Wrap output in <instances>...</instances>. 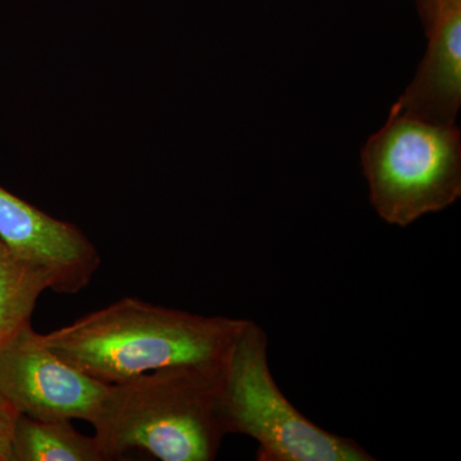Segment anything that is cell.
I'll use <instances>...</instances> for the list:
<instances>
[{"label": "cell", "mask_w": 461, "mask_h": 461, "mask_svg": "<svg viewBox=\"0 0 461 461\" xmlns=\"http://www.w3.org/2000/svg\"><path fill=\"white\" fill-rule=\"evenodd\" d=\"M426 35V56L388 115L455 126L461 105V2L445 8Z\"/></svg>", "instance_id": "52a82bcc"}, {"label": "cell", "mask_w": 461, "mask_h": 461, "mask_svg": "<svg viewBox=\"0 0 461 461\" xmlns=\"http://www.w3.org/2000/svg\"><path fill=\"white\" fill-rule=\"evenodd\" d=\"M269 339L249 320L224 368L222 411L229 435L258 442V461H373L348 437L321 429L297 411L278 387L268 360Z\"/></svg>", "instance_id": "3957f363"}, {"label": "cell", "mask_w": 461, "mask_h": 461, "mask_svg": "<svg viewBox=\"0 0 461 461\" xmlns=\"http://www.w3.org/2000/svg\"><path fill=\"white\" fill-rule=\"evenodd\" d=\"M248 321L124 297L41 339L85 375L114 384L167 366L224 363Z\"/></svg>", "instance_id": "6da1fadb"}, {"label": "cell", "mask_w": 461, "mask_h": 461, "mask_svg": "<svg viewBox=\"0 0 461 461\" xmlns=\"http://www.w3.org/2000/svg\"><path fill=\"white\" fill-rule=\"evenodd\" d=\"M457 2H461V0H418L426 33L429 32L430 27L436 23L437 17L444 9Z\"/></svg>", "instance_id": "8fae6325"}, {"label": "cell", "mask_w": 461, "mask_h": 461, "mask_svg": "<svg viewBox=\"0 0 461 461\" xmlns=\"http://www.w3.org/2000/svg\"><path fill=\"white\" fill-rule=\"evenodd\" d=\"M362 168L378 217L393 226H411L460 199V130L388 115L362 149Z\"/></svg>", "instance_id": "277c9868"}, {"label": "cell", "mask_w": 461, "mask_h": 461, "mask_svg": "<svg viewBox=\"0 0 461 461\" xmlns=\"http://www.w3.org/2000/svg\"><path fill=\"white\" fill-rule=\"evenodd\" d=\"M107 387L50 350L32 324L0 348V393L18 414L90 423Z\"/></svg>", "instance_id": "5b68a950"}, {"label": "cell", "mask_w": 461, "mask_h": 461, "mask_svg": "<svg viewBox=\"0 0 461 461\" xmlns=\"http://www.w3.org/2000/svg\"><path fill=\"white\" fill-rule=\"evenodd\" d=\"M45 290H50L47 275L0 240V348L32 324Z\"/></svg>", "instance_id": "9c48e42d"}, {"label": "cell", "mask_w": 461, "mask_h": 461, "mask_svg": "<svg viewBox=\"0 0 461 461\" xmlns=\"http://www.w3.org/2000/svg\"><path fill=\"white\" fill-rule=\"evenodd\" d=\"M0 240L17 256L39 267L50 290L80 293L98 272L99 251L75 224L50 217L0 186Z\"/></svg>", "instance_id": "8992f818"}, {"label": "cell", "mask_w": 461, "mask_h": 461, "mask_svg": "<svg viewBox=\"0 0 461 461\" xmlns=\"http://www.w3.org/2000/svg\"><path fill=\"white\" fill-rule=\"evenodd\" d=\"M18 412L0 393V461H12V435Z\"/></svg>", "instance_id": "30bf717a"}, {"label": "cell", "mask_w": 461, "mask_h": 461, "mask_svg": "<svg viewBox=\"0 0 461 461\" xmlns=\"http://www.w3.org/2000/svg\"><path fill=\"white\" fill-rule=\"evenodd\" d=\"M12 461H108L95 436H85L71 420H39L18 414L12 435Z\"/></svg>", "instance_id": "ba28073f"}, {"label": "cell", "mask_w": 461, "mask_h": 461, "mask_svg": "<svg viewBox=\"0 0 461 461\" xmlns=\"http://www.w3.org/2000/svg\"><path fill=\"white\" fill-rule=\"evenodd\" d=\"M224 363L167 366L108 384L91 420L109 460L140 450L162 461H213L229 435Z\"/></svg>", "instance_id": "7a4b0ae2"}]
</instances>
